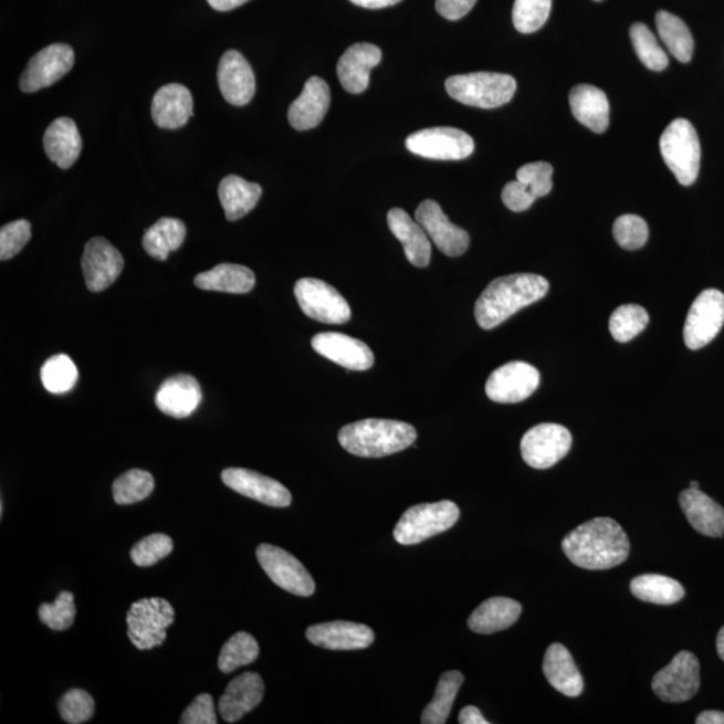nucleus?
Masks as SVG:
<instances>
[{"label": "nucleus", "mask_w": 724, "mask_h": 724, "mask_svg": "<svg viewBox=\"0 0 724 724\" xmlns=\"http://www.w3.org/2000/svg\"><path fill=\"white\" fill-rule=\"evenodd\" d=\"M569 562L583 569L607 570L626 563L631 550L628 535L607 516L579 525L563 539Z\"/></svg>", "instance_id": "obj_1"}, {"label": "nucleus", "mask_w": 724, "mask_h": 724, "mask_svg": "<svg viewBox=\"0 0 724 724\" xmlns=\"http://www.w3.org/2000/svg\"><path fill=\"white\" fill-rule=\"evenodd\" d=\"M549 292V282L537 274L500 276L484 288L475 304V319L484 330L505 323L521 308L534 304Z\"/></svg>", "instance_id": "obj_2"}, {"label": "nucleus", "mask_w": 724, "mask_h": 724, "mask_svg": "<svg viewBox=\"0 0 724 724\" xmlns=\"http://www.w3.org/2000/svg\"><path fill=\"white\" fill-rule=\"evenodd\" d=\"M418 432L405 421L365 419L342 428L338 442L351 455L382 458L405 451L415 443Z\"/></svg>", "instance_id": "obj_3"}, {"label": "nucleus", "mask_w": 724, "mask_h": 724, "mask_svg": "<svg viewBox=\"0 0 724 724\" xmlns=\"http://www.w3.org/2000/svg\"><path fill=\"white\" fill-rule=\"evenodd\" d=\"M445 91L458 103L494 109L512 101L516 81L512 75L493 72L452 75L445 81Z\"/></svg>", "instance_id": "obj_4"}, {"label": "nucleus", "mask_w": 724, "mask_h": 724, "mask_svg": "<svg viewBox=\"0 0 724 724\" xmlns=\"http://www.w3.org/2000/svg\"><path fill=\"white\" fill-rule=\"evenodd\" d=\"M660 150L680 185H694L701 167V143L688 119L678 118L667 127L660 137Z\"/></svg>", "instance_id": "obj_5"}, {"label": "nucleus", "mask_w": 724, "mask_h": 724, "mask_svg": "<svg viewBox=\"0 0 724 724\" xmlns=\"http://www.w3.org/2000/svg\"><path fill=\"white\" fill-rule=\"evenodd\" d=\"M461 510L451 501L423 503L408 508L395 527L394 537L400 545H419L442 534L457 524Z\"/></svg>", "instance_id": "obj_6"}, {"label": "nucleus", "mask_w": 724, "mask_h": 724, "mask_svg": "<svg viewBox=\"0 0 724 724\" xmlns=\"http://www.w3.org/2000/svg\"><path fill=\"white\" fill-rule=\"evenodd\" d=\"M175 609L164 598H143L132 604L127 615L128 638L137 650L149 651L167 640V629L174 625Z\"/></svg>", "instance_id": "obj_7"}, {"label": "nucleus", "mask_w": 724, "mask_h": 724, "mask_svg": "<svg viewBox=\"0 0 724 724\" xmlns=\"http://www.w3.org/2000/svg\"><path fill=\"white\" fill-rule=\"evenodd\" d=\"M295 298L308 318L323 324L348 323L351 311L337 290L317 279H302L294 286Z\"/></svg>", "instance_id": "obj_8"}, {"label": "nucleus", "mask_w": 724, "mask_h": 724, "mask_svg": "<svg viewBox=\"0 0 724 724\" xmlns=\"http://www.w3.org/2000/svg\"><path fill=\"white\" fill-rule=\"evenodd\" d=\"M701 688V664L694 653L682 651L652 680V690L661 701L683 703L697 694Z\"/></svg>", "instance_id": "obj_9"}, {"label": "nucleus", "mask_w": 724, "mask_h": 724, "mask_svg": "<svg viewBox=\"0 0 724 724\" xmlns=\"http://www.w3.org/2000/svg\"><path fill=\"white\" fill-rule=\"evenodd\" d=\"M409 153L432 160H463L474 153L475 143L465 132L450 127L428 128L409 135Z\"/></svg>", "instance_id": "obj_10"}, {"label": "nucleus", "mask_w": 724, "mask_h": 724, "mask_svg": "<svg viewBox=\"0 0 724 724\" xmlns=\"http://www.w3.org/2000/svg\"><path fill=\"white\" fill-rule=\"evenodd\" d=\"M256 558L262 569L283 590L300 597H308L316 590V583L297 558L279 546H258Z\"/></svg>", "instance_id": "obj_11"}, {"label": "nucleus", "mask_w": 724, "mask_h": 724, "mask_svg": "<svg viewBox=\"0 0 724 724\" xmlns=\"http://www.w3.org/2000/svg\"><path fill=\"white\" fill-rule=\"evenodd\" d=\"M724 324V294L704 290L691 305L684 324V343L691 350L704 348L720 335Z\"/></svg>", "instance_id": "obj_12"}, {"label": "nucleus", "mask_w": 724, "mask_h": 724, "mask_svg": "<svg viewBox=\"0 0 724 724\" xmlns=\"http://www.w3.org/2000/svg\"><path fill=\"white\" fill-rule=\"evenodd\" d=\"M571 447V433L559 424L544 423L528 430L521 442L524 461L533 469L553 468L568 455Z\"/></svg>", "instance_id": "obj_13"}, {"label": "nucleus", "mask_w": 724, "mask_h": 724, "mask_svg": "<svg viewBox=\"0 0 724 724\" xmlns=\"http://www.w3.org/2000/svg\"><path fill=\"white\" fill-rule=\"evenodd\" d=\"M539 371L524 361H512L490 375L486 395L501 405H516L524 401L539 387Z\"/></svg>", "instance_id": "obj_14"}, {"label": "nucleus", "mask_w": 724, "mask_h": 724, "mask_svg": "<svg viewBox=\"0 0 724 724\" xmlns=\"http://www.w3.org/2000/svg\"><path fill=\"white\" fill-rule=\"evenodd\" d=\"M74 50L65 43H54L30 60L19 86L24 93H35L64 78L74 66Z\"/></svg>", "instance_id": "obj_15"}, {"label": "nucleus", "mask_w": 724, "mask_h": 724, "mask_svg": "<svg viewBox=\"0 0 724 724\" xmlns=\"http://www.w3.org/2000/svg\"><path fill=\"white\" fill-rule=\"evenodd\" d=\"M123 270L122 253L105 238H93L86 243L82 255V272L91 292H104L117 281Z\"/></svg>", "instance_id": "obj_16"}, {"label": "nucleus", "mask_w": 724, "mask_h": 724, "mask_svg": "<svg viewBox=\"0 0 724 724\" xmlns=\"http://www.w3.org/2000/svg\"><path fill=\"white\" fill-rule=\"evenodd\" d=\"M415 218L423 227L428 238L447 256H461L469 250V232L451 223L437 201L424 200L418 207Z\"/></svg>", "instance_id": "obj_17"}, {"label": "nucleus", "mask_w": 724, "mask_h": 724, "mask_svg": "<svg viewBox=\"0 0 724 724\" xmlns=\"http://www.w3.org/2000/svg\"><path fill=\"white\" fill-rule=\"evenodd\" d=\"M222 481L235 493L263 505L287 507L292 503V494L282 483L260 472L248 469H225L222 472Z\"/></svg>", "instance_id": "obj_18"}, {"label": "nucleus", "mask_w": 724, "mask_h": 724, "mask_svg": "<svg viewBox=\"0 0 724 724\" xmlns=\"http://www.w3.org/2000/svg\"><path fill=\"white\" fill-rule=\"evenodd\" d=\"M312 346L319 356L349 370H368L375 364L374 351L367 344L342 333H318L313 337Z\"/></svg>", "instance_id": "obj_19"}, {"label": "nucleus", "mask_w": 724, "mask_h": 724, "mask_svg": "<svg viewBox=\"0 0 724 724\" xmlns=\"http://www.w3.org/2000/svg\"><path fill=\"white\" fill-rule=\"evenodd\" d=\"M218 84L227 103L235 106L248 105L256 90L253 67L237 50H229L220 59Z\"/></svg>", "instance_id": "obj_20"}, {"label": "nucleus", "mask_w": 724, "mask_h": 724, "mask_svg": "<svg viewBox=\"0 0 724 724\" xmlns=\"http://www.w3.org/2000/svg\"><path fill=\"white\" fill-rule=\"evenodd\" d=\"M306 639L326 650L355 651L371 646L375 633L369 627L357 622L330 621L307 628Z\"/></svg>", "instance_id": "obj_21"}, {"label": "nucleus", "mask_w": 724, "mask_h": 724, "mask_svg": "<svg viewBox=\"0 0 724 724\" xmlns=\"http://www.w3.org/2000/svg\"><path fill=\"white\" fill-rule=\"evenodd\" d=\"M330 108V90L319 77L306 81L301 96L290 105L287 118L295 130L304 132L318 127Z\"/></svg>", "instance_id": "obj_22"}, {"label": "nucleus", "mask_w": 724, "mask_h": 724, "mask_svg": "<svg viewBox=\"0 0 724 724\" xmlns=\"http://www.w3.org/2000/svg\"><path fill=\"white\" fill-rule=\"evenodd\" d=\"M381 50L371 43H355L338 61L337 75L346 92L360 94L368 90L371 69L380 64Z\"/></svg>", "instance_id": "obj_23"}, {"label": "nucleus", "mask_w": 724, "mask_h": 724, "mask_svg": "<svg viewBox=\"0 0 724 724\" xmlns=\"http://www.w3.org/2000/svg\"><path fill=\"white\" fill-rule=\"evenodd\" d=\"M201 388L195 377L176 375L164 381L155 396L156 407L167 417L185 419L197 411Z\"/></svg>", "instance_id": "obj_24"}, {"label": "nucleus", "mask_w": 724, "mask_h": 724, "mask_svg": "<svg viewBox=\"0 0 724 724\" xmlns=\"http://www.w3.org/2000/svg\"><path fill=\"white\" fill-rule=\"evenodd\" d=\"M263 695L262 678L255 672H244L227 685L219 701L220 716L227 723L241 721L262 702Z\"/></svg>", "instance_id": "obj_25"}, {"label": "nucleus", "mask_w": 724, "mask_h": 724, "mask_svg": "<svg viewBox=\"0 0 724 724\" xmlns=\"http://www.w3.org/2000/svg\"><path fill=\"white\" fill-rule=\"evenodd\" d=\"M150 111L157 127L182 128L193 115L192 94L185 85L168 84L156 92Z\"/></svg>", "instance_id": "obj_26"}, {"label": "nucleus", "mask_w": 724, "mask_h": 724, "mask_svg": "<svg viewBox=\"0 0 724 724\" xmlns=\"http://www.w3.org/2000/svg\"><path fill=\"white\" fill-rule=\"evenodd\" d=\"M685 518L697 533L711 538L724 534V508L699 489H688L679 495Z\"/></svg>", "instance_id": "obj_27"}, {"label": "nucleus", "mask_w": 724, "mask_h": 724, "mask_svg": "<svg viewBox=\"0 0 724 724\" xmlns=\"http://www.w3.org/2000/svg\"><path fill=\"white\" fill-rule=\"evenodd\" d=\"M387 222L390 232L405 248L408 262L417 267H427L431 262V242L418 220H413L405 210L392 209L388 212Z\"/></svg>", "instance_id": "obj_28"}, {"label": "nucleus", "mask_w": 724, "mask_h": 724, "mask_svg": "<svg viewBox=\"0 0 724 724\" xmlns=\"http://www.w3.org/2000/svg\"><path fill=\"white\" fill-rule=\"evenodd\" d=\"M573 116L595 134H604L609 127L610 106L607 94L596 86L583 84L569 94Z\"/></svg>", "instance_id": "obj_29"}, {"label": "nucleus", "mask_w": 724, "mask_h": 724, "mask_svg": "<svg viewBox=\"0 0 724 724\" xmlns=\"http://www.w3.org/2000/svg\"><path fill=\"white\" fill-rule=\"evenodd\" d=\"M43 148L49 159L60 168L73 167L82 150V138L74 119L69 117L54 119L43 136Z\"/></svg>", "instance_id": "obj_30"}, {"label": "nucleus", "mask_w": 724, "mask_h": 724, "mask_svg": "<svg viewBox=\"0 0 724 724\" xmlns=\"http://www.w3.org/2000/svg\"><path fill=\"white\" fill-rule=\"evenodd\" d=\"M544 673L552 688L563 695L577 697L583 694L584 679L570 652L563 644L554 643L547 648Z\"/></svg>", "instance_id": "obj_31"}, {"label": "nucleus", "mask_w": 724, "mask_h": 724, "mask_svg": "<svg viewBox=\"0 0 724 724\" xmlns=\"http://www.w3.org/2000/svg\"><path fill=\"white\" fill-rule=\"evenodd\" d=\"M522 613L518 601L506 597H493L481 604L470 616L471 631L481 634H491L515 625Z\"/></svg>", "instance_id": "obj_32"}, {"label": "nucleus", "mask_w": 724, "mask_h": 724, "mask_svg": "<svg viewBox=\"0 0 724 724\" xmlns=\"http://www.w3.org/2000/svg\"><path fill=\"white\" fill-rule=\"evenodd\" d=\"M218 195L227 220L235 222L255 209L262 197V187L237 175H229L220 181Z\"/></svg>", "instance_id": "obj_33"}, {"label": "nucleus", "mask_w": 724, "mask_h": 724, "mask_svg": "<svg viewBox=\"0 0 724 724\" xmlns=\"http://www.w3.org/2000/svg\"><path fill=\"white\" fill-rule=\"evenodd\" d=\"M195 285L209 292L245 294L255 286V274L242 264L220 263L195 276Z\"/></svg>", "instance_id": "obj_34"}, {"label": "nucleus", "mask_w": 724, "mask_h": 724, "mask_svg": "<svg viewBox=\"0 0 724 724\" xmlns=\"http://www.w3.org/2000/svg\"><path fill=\"white\" fill-rule=\"evenodd\" d=\"M186 235V224L180 219L161 218L145 231L143 248L155 260L166 261L172 251L180 249Z\"/></svg>", "instance_id": "obj_35"}, {"label": "nucleus", "mask_w": 724, "mask_h": 724, "mask_svg": "<svg viewBox=\"0 0 724 724\" xmlns=\"http://www.w3.org/2000/svg\"><path fill=\"white\" fill-rule=\"evenodd\" d=\"M631 591L641 601L672 606L685 596L683 585L671 577L643 575L632 579Z\"/></svg>", "instance_id": "obj_36"}, {"label": "nucleus", "mask_w": 724, "mask_h": 724, "mask_svg": "<svg viewBox=\"0 0 724 724\" xmlns=\"http://www.w3.org/2000/svg\"><path fill=\"white\" fill-rule=\"evenodd\" d=\"M657 27L661 41L664 42L670 53L682 64H688L695 48L694 38H692L688 24L669 11H659Z\"/></svg>", "instance_id": "obj_37"}, {"label": "nucleus", "mask_w": 724, "mask_h": 724, "mask_svg": "<svg viewBox=\"0 0 724 724\" xmlns=\"http://www.w3.org/2000/svg\"><path fill=\"white\" fill-rule=\"evenodd\" d=\"M463 673L449 671L440 678L432 702L421 714L423 724H444L449 720L452 704L455 702L459 690L463 684Z\"/></svg>", "instance_id": "obj_38"}, {"label": "nucleus", "mask_w": 724, "mask_h": 724, "mask_svg": "<svg viewBox=\"0 0 724 724\" xmlns=\"http://www.w3.org/2000/svg\"><path fill=\"white\" fill-rule=\"evenodd\" d=\"M155 489L153 474L144 470H129L113 483V500L117 505H134L148 499Z\"/></svg>", "instance_id": "obj_39"}, {"label": "nucleus", "mask_w": 724, "mask_h": 724, "mask_svg": "<svg viewBox=\"0 0 724 724\" xmlns=\"http://www.w3.org/2000/svg\"><path fill=\"white\" fill-rule=\"evenodd\" d=\"M260 654V646L253 636L238 632L227 641L220 651L218 667L223 673H231L241 667L254 663Z\"/></svg>", "instance_id": "obj_40"}, {"label": "nucleus", "mask_w": 724, "mask_h": 724, "mask_svg": "<svg viewBox=\"0 0 724 724\" xmlns=\"http://www.w3.org/2000/svg\"><path fill=\"white\" fill-rule=\"evenodd\" d=\"M43 387L50 394L62 395L72 390L78 381V369L66 355L50 357L41 369Z\"/></svg>", "instance_id": "obj_41"}, {"label": "nucleus", "mask_w": 724, "mask_h": 724, "mask_svg": "<svg viewBox=\"0 0 724 724\" xmlns=\"http://www.w3.org/2000/svg\"><path fill=\"white\" fill-rule=\"evenodd\" d=\"M648 324H650V316L644 307L622 305L610 316L609 330L617 343H629L638 337Z\"/></svg>", "instance_id": "obj_42"}, {"label": "nucleus", "mask_w": 724, "mask_h": 724, "mask_svg": "<svg viewBox=\"0 0 724 724\" xmlns=\"http://www.w3.org/2000/svg\"><path fill=\"white\" fill-rule=\"evenodd\" d=\"M629 34H631L636 54L650 71L663 72L669 66V56L644 23H634Z\"/></svg>", "instance_id": "obj_43"}, {"label": "nucleus", "mask_w": 724, "mask_h": 724, "mask_svg": "<svg viewBox=\"0 0 724 724\" xmlns=\"http://www.w3.org/2000/svg\"><path fill=\"white\" fill-rule=\"evenodd\" d=\"M552 0H515L513 23L522 34L538 31L549 19Z\"/></svg>", "instance_id": "obj_44"}, {"label": "nucleus", "mask_w": 724, "mask_h": 724, "mask_svg": "<svg viewBox=\"0 0 724 724\" xmlns=\"http://www.w3.org/2000/svg\"><path fill=\"white\" fill-rule=\"evenodd\" d=\"M75 613L77 609H75L74 595L67 590L61 591L54 604L45 602L38 609V616L43 625L53 631H66L72 628Z\"/></svg>", "instance_id": "obj_45"}, {"label": "nucleus", "mask_w": 724, "mask_h": 724, "mask_svg": "<svg viewBox=\"0 0 724 724\" xmlns=\"http://www.w3.org/2000/svg\"><path fill=\"white\" fill-rule=\"evenodd\" d=\"M172 550L174 543L167 534H150L132 547L130 558L140 568H149L169 556Z\"/></svg>", "instance_id": "obj_46"}, {"label": "nucleus", "mask_w": 724, "mask_h": 724, "mask_svg": "<svg viewBox=\"0 0 724 724\" xmlns=\"http://www.w3.org/2000/svg\"><path fill=\"white\" fill-rule=\"evenodd\" d=\"M613 237L620 248L633 251L643 248L650 237V230L643 218L628 213L616 219Z\"/></svg>", "instance_id": "obj_47"}, {"label": "nucleus", "mask_w": 724, "mask_h": 724, "mask_svg": "<svg viewBox=\"0 0 724 724\" xmlns=\"http://www.w3.org/2000/svg\"><path fill=\"white\" fill-rule=\"evenodd\" d=\"M94 707H96V704H94V699L90 692L80 689L67 691L59 703L62 720L71 724L85 723L92 720Z\"/></svg>", "instance_id": "obj_48"}, {"label": "nucleus", "mask_w": 724, "mask_h": 724, "mask_svg": "<svg viewBox=\"0 0 724 724\" xmlns=\"http://www.w3.org/2000/svg\"><path fill=\"white\" fill-rule=\"evenodd\" d=\"M31 239L29 220H15L0 230V260L9 261L24 249Z\"/></svg>", "instance_id": "obj_49"}, {"label": "nucleus", "mask_w": 724, "mask_h": 724, "mask_svg": "<svg viewBox=\"0 0 724 724\" xmlns=\"http://www.w3.org/2000/svg\"><path fill=\"white\" fill-rule=\"evenodd\" d=\"M516 180L531 188L535 198L546 197L553 188V167L545 161L526 164L516 172Z\"/></svg>", "instance_id": "obj_50"}, {"label": "nucleus", "mask_w": 724, "mask_h": 724, "mask_svg": "<svg viewBox=\"0 0 724 724\" xmlns=\"http://www.w3.org/2000/svg\"><path fill=\"white\" fill-rule=\"evenodd\" d=\"M181 724H217L218 717L213 707V697L210 694H201L181 715Z\"/></svg>", "instance_id": "obj_51"}, {"label": "nucleus", "mask_w": 724, "mask_h": 724, "mask_svg": "<svg viewBox=\"0 0 724 724\" xmlns=\"http://www.w3.org/2000/svg\"><path fill=\"white\" fill-rule=\"evenodd\" d=\"M534 193L531 188L521 182L520 180L510 181L503 188L502 200L508 210L514 212H522L531 209L535 201Z\"/></svg>", "instance_id": "obj_52"}, {"label": "nucleus", "mask_w": 724, "mask_h": 724, "mask_svg": "<svg viewBox=\"0 0 724 724\" xmlns=\"http://www.w3.org/2000/svg\"><path fill=\"white\" fill-rule=\"evenodd\" d=\"M476 0H437L434 8L440 15L449 21H458L468 15L474 8Z\"/></svg>", "instance_id": "obj_53"}, {"label": "nucleus", "mask_w": 724, "mask_h": 724, "mask_svg": "<svg viewBox=\"0 0 724 724\" xmlns=\"http://www.w3.org/2000/svg\"><path fill=\"white\" fill-rule=\"evenodd\" d=\"M459 723L461 724H489V721L484 720L480 709L474 706L464 707L459 714Z\"/></svg>", "instance_id": "obj_54"}, {"label": "nucleus", "mask_w": 724, "mask_h": 724, "mask_svg": "<svg viewBox=\"0 0 724 724\" xmlns=\"http://www.w3.org/2000/svg\"><path fill=\"white\" fill-rule=\"evenodd\" d=\"M351 3L360 6L364 9H386L401 2V0H350Z\"/></svg>", "instance_id": "obj_55"}, {"label": "nucleus", "mask_w": 724, "mask_h": 724, "mask_svg": "<svg viewBox=\"0 0 724 724\" xmlns=\"http://www.w3.org/2000/svg\"><path fill=\"white\" fill-rule=\"evenodd\" d=\"M207 2L210 3L213 10L231 11L241 8V6L248 3L249 0H207Z\"/></svg>", "instance_id": "obj_56"}, {"label": "nucleus", "mask_w": 724, "mask_h": 724, "mask_svg": "<svg viewBox=\"0 0 724 724\" xmlns=\"http://www.w3.org/2000/svg\"><path fill=\"white\" fill-rule=\"evenodd\" d=\"M695 722L696 724H724V713L722 711H704Z\"/></svg>", "instance_id": "obj_57"}, {"label": "nucleus", "mask_w": 724, "mask_h": 724, "mask_svg": "<svg viewBox=\"0 0 724 724\" xmlns=\"http://www.w3.org/2000/svg\"><path fill=\"white\" fill-rule=\"evenodd\" d=\"M716 651L717 654H720V658L724 661V626L721 628L720 633H717Z\"/></svg>", "instance_id": "obj_58"}, {"label": "nucleus", "mask_w": 724, "mask_h": 724, "mask_svg": "<svg viewBox=\"0 0 724 724\" xmlns=\"http://www.w3.org/2000/svg\"><path fill=\"white\" fill-rule=\"evenodd\" d=\"M690 489H699V483L696 481L691 482Z\"/></svg>", "instance_id": "obj_59"}, {"label": "nucleus", "mask_w": 724, "mask_h": 724, "mask_svg": "<svg viewBox=\"0 0 724 724\" xmlns=\"http://www.w3.org/2000/svg\"><path fill=\"white\" fill-rule=\"evenodd\" d=\"M596 2H600V0H596Z\"/></svg>", "instance_id": "obj_60"}]
</instances>
